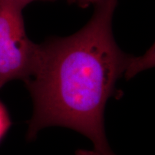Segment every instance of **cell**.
Instances as JSON below:
<instances>
[{"instance_id":"obj_1","label":"cell","mask_w":155,"mask_h":155,"mask_svg":"<svg viewBox=\"0 0 155 155\" xmlns=\"http://www.w3.org/2000/svg\"><path fill=\"white\" fill-rule=\"evenodd\" d=\"M116 4L104 0L76 33L39 45L32 75L25 81L34 104L28 139L45 127L61 126L90 139L96 152L114 155L104 131V108L118 79L133 75L134 59L114 38Z\"/></svg>"},{"instance_id":"obj_2","label":"cell","mask_w":155,"mask_h":155,"mask_svg":"<svg viewBox=\"0 0 155 155\" xmlns=\"http://www.w3.org/2000/svg\"><path fill=\"white\" fill-rule=\"evenodd\" d=\"M12 0H0V88L9 81L32 75L39 45L28 38L22 9Z\"/></svg>"},{"instance_id":"obj_3","label":"cell","mask_w":155,"mask_h":155,"mask_svg":"<svg viewBox=\"0 0 155 155\" xmlns=\"http://www.w3.org/2000/svg\"><path fill=\"white\" fill-rule=\"evenodd\" d=\"M75 155H105L96 152V151H88L85 150H78L75 152Z\"/></svg>"},{"instance_id":"obj_4","label":"cell","mask_w":155,"mask_h":155,"mask_svg":"<svg viewBox=\"0 0 155 155\" xmlns=\"http://www.w3.org/2000/svg\"><path fill=\"white\" fill-rule=\"evenodd\" d=\"M73 1L77 2L82 5H86L88 4H94L96 5L97 4L101 2L104 0H73Z\"/></svg>"},{"instance_id":"obj_5","label":"cell","mask_w":155,"mask_h":155,"mask_svg":"<svg viewBox=\"0 0 155 155\" xmlns=\"http://www.w3.org/2000/svg\"><path fill=\"white\" fill-rule=\"evenodd\" d=\"M12 1H15L16 2H18L21 5H22L24 7H25L26 5H28L29 3L35 1V0H12Z\"/></svg>"}]
</instances>
